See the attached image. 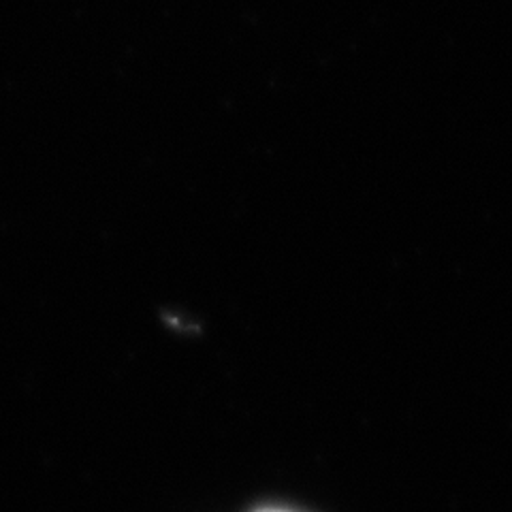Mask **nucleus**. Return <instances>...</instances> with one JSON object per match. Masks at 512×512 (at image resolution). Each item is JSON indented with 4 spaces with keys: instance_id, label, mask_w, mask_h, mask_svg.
<instances>
[{
    "instance_id": "1",
    "label": "nucleus",
    "mask_w": 512,
    "mask_h": 512,
    "mask_svg": "<svg viewBox=\"0 0 512 512\" xmlns=\"http://www.w3.org/2000/svg\"><path fill=\"white\" fill-rule=\"evenodd\" d=\"M256 512H293V510H286V508H259Z\"/></svg>"
}]
</instances>
